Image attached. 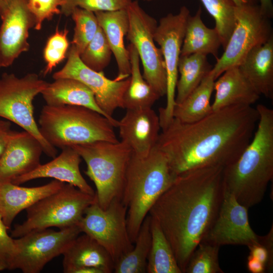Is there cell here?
Listing matches in <instances>:
<instances>
[{"label": "cell", "instance_id": "6da1fadb", "mask_svg": "<svg viewBox=\"0 0 273 273\" xmlns=\"http://www.w3.org/2000/svg\"><path fill=\"white\" fill-rule=\"evenodd\" d=\"M259 117L256 108L235 105L192 123L173 118L162 129L156 147L166 155L176 176L206 167H225L249 144Z\"/></svg>", "mask_w": 273, "mask_h": 273}, {"label": "cell", "instance_id": "7a4b0ae2", "mask_svg": "<svg viewBox=\"0 0 273 273\" xmlns=\"http://www.w3.org/2000/svg\"><path fill=\"white\" fill-rule=\"evenodd\" d=\"M223 168L206 167L178 175L149 212L169 242L182 273L218 213Z\"/></svg>", "mask_w": 273, "mask_h": 273}, {"label": "cell", "instance_id": "3957f363", "mask_svg": "<svg viewBox=\"0 0 273 273\" xmlns=\"http://www.w3.org/2000/svg\"><path fill=\"white\" fill-rule=\"evenodd\" d=\"M256 108L259 117L251 141L223 168L225 190L248 209L262 200L273 177V110L262 104Z\"/></svg>", "mask_w": 273, "mask_h": 273}, {"label": "cell", "instance_id": "277c9868", "mask_svg": "<svg viewBox=\"0 0 273 273\" xmlns=\"http://www.w3.org/2000/svg\"><path fill=\"white\" fill-rule=\"evenodd\" d=\"M166 155L156 147L145 157L132 153L121 201L127 207V225L133 244L145 217L176 177Z\"/></svg>", "mask_w": 273, "mask_h": 273}, {"label": "cell", "instance_id": "5b68a950", "mask_svg": "<svg viewBox=\"0 0 273 273\" xmlns=\"http://www.w3.org/2000/svg\"><path fill=\"white\" fill-rule=\"evenodd\" d=\"M42 136L55 148L103 141L117 143L114 126L105 116L78 106L44 105L38 119Z\"/></svg>", "mask_w": 273, "mask_h": 273}, {"label": "cell", "instance_id": "8992f818", "mask_svg": "<svg viewBox=\"0 0 273 273\" xmlns=\"http://www.w3.org/2000/svg\"><path fill=\"white\" fill-rule=\"evenodd\" d=\"M71 147L86 164L85 174L94 183L100 207L105 209L115 198L121 199L132 151L124 143L99 141Z\"/></svg>", "mask_w": 273, "mask_h": 273}, {"label": "cell", "instance_id": "52a82bcc", "mask_svg": "<svg viewBox=\"0 0 273 273\" xmlns=\"http://www.w3.org/2000/svg\"><path fill=\"white\" fill-rule=\"evenodd\" d=\"M96 199V194H87L65 183L58 191L26 209V220L15 225L11 236L17 238L34 230L75 225Z\"/></svg>", "mask_w": 273, "mask_h": 273}, {"label": "cell", "instance_id": "ba28073f", "mask_svg": "<svg viewBox=\"0 0 273 273\" xmlns=\"http://www.w3.org/2000/svg\"><path fill=\"white\" fill-rule=\"evenodd\" d=\"M48 82L34 73L19 77L4 73L0 77V117L19 125L40 142L43 153L54 158L56 148L41 135L34 117L33 101L47 87Z\"/></svg>", "mask_w": 273, "mask_h": 273}, {"label": "cell", "instance_id": "9c48e42d", "mask_svg": "<svg viewBox=\"0 0 273 273\" xmlns=\"http://www.w3.org/2000/svg\"><path fill=\"white\" fill-rule=\"evenodd\" d=\"M252 1L236 6L235 27L223 53L210 71L215 80L226 69L239 66L251 50L273 36L269 18Z\"/></svg>", "mask_w": 273, "mask_h": 273}, {"label": "cell", "instance_id": "30bf717a", "mask_svg": "<svg viewBox=\"0 0 273 273\" xmlns=\"http://www.w3.org/2000/svg\"><path fill=\"white\" fill-rule=\"evenodd\" d=\"M76 225L81 233L88 235L106 249L114 264L133 247L127 230V207L120 198H115L104 209L96 197Z\"/></svg>", "mask_w": 273, "mask_h": 273}, {"label": "cell", "instance_id": "8fae6325", "mask_svg": "<svg viewBox=\"0 0 273 273\" xmlns=\"http://www.w3.org/2000/svg\"><path fill=\"white\" fill-rule=\"evenodd\" d=\"M128 29L126 38L135 48L143 68V77L161 97L166 95L165 65L160 48L155 44L154 34L156 20L147 14L138 1H132L126 8Z\"/></svg>", "mask_w": 273, "mask_h": 273}, {"label": "cell", "instance_id": "7c38bea8", "mask_svg": "<svg viewBox=\"0 0 273 273\" xmlns=\"http://www.w3.org/2000/svg\"><path fill=\"white\" fill-rule=\"evenodd\" d=\"M81 232L77 225L59 231L49 228L30 231L14 239L15 252L10 270L38 273L54 258L63 255Z\"/></svg>", "mask_w": 273, "mask_h": 273}, {"label": "cell", "instance_id": "4fadbf2b", "mask_svg": "<svg viewBox=\"0 0 273 273\" xmlns=\"http://www.w3.org/2000/svg\"><path fill=\"white\" fill-rule=\"evenodd\" d=\"M190 15V11L186 6L181 7L177 14H167L160 19L154 34L155 41L160 46L166 72V104L165 107L159 108L158 115L162 129L166 128L173 118L178 64Z\"/></svg>", "mask_w": 273, "mask_h": 273}, {"label": "cell", "instance_id": "5bb4252c", "mask_svg": "<svg viewBox=\"0 0 273 273\" xmlns=\"http://www.w3.org/2000/svg\"><path fill=\"white\" fill-rule=\"evenodd\" d=\"M64 67L54 73V79L70 78L80 81L94 93L96 102L106 117L117 127L118 121L113 117L118 108H123V98L129 82V77L124 79L108 78L103 71H95L86 66L79 55L71 46Z\"/></svg>", "mask_w": 273, "mask_h": 273}, {"label": "cell", "instance_id": "9a60e30c", "mask_svg": "<svg viewBox=\"0 0 273 273\" xmlns=\"http://www.w3.org/2000/svg\"><path fill=\"white\" fill-rule=\"evenodd\" d=\"M248 210L224 189L217 215L201 242L219 247L226 245L249 247L257 243L259 236L249 224Z\"/></svg>", "mask_w": 273, "mask_h": 273}, {"label": "cell", "instance_id": "2e32d148", "mask_svg": "<svg viewBox=\"0 0 273 273\" xmlns=\"http://www.w3.org/2000/svg\"><path fill=\"white\" fill-rule=\"evenodd\" d=\"M0 17V68L11 66L29 49V30L35 20L27 0H12L1 10Z\"/></svg>", "mask_w": 273, "mask_h": 273}, {"label": "cell", "instance_id": "e0dca14e", "mask_svg": "<svg viewBox=\"0 0 273 273\" xmlns=\"http://www.w3.org/2000/svg\"><path fill=\"white\" fill-rule=\"evenodd\" d=\"M42 153L41 144L32 134L14 131L0 157V183H12L35 169Z\"/></svg>", "mask_w": 273, "mask_h": 273}, {"label": "cell", "instance_id": "ac0fdd59", "mask_svg": "<svg viewBox=\"0 0 273 273\" xmlns=\"http://www.w3.org/2000/svg\"><path fill=\"white\" fill-rule=\"evenodd\" d=\"M117 127L121 141L139 157L148 155L156 147L161 128L159 116L152 108L126 110Z\"/></svg>", "mask_w": 273, "mask_h": 273}, {"label": "cell", "instance_id": "d6986e66", "mask_svg": "<svg viewBox=\"0 0 273 273\" xmlns=\"http://www.w3.org/2000/svg\"><path fill=\"white\" fill-rule=\"evenodd\" d=\"M62 262L65 273H111L114 262L99 243L88 235H78L65 251Z\"/></svg>", "mask_w": 273, "mask_h": 273}, {"label": "cell", "instance_id": "ffe728a7", "mask_svg": "<svg viewBox=\"0 0 273 273\" xmlns=\"http://www.w3.org/2000/svg\"><path fill=\"white\" fill-rule=\"evenodd\" d=\"M61 153L51 161L40 164L35 169L15 179L12 183L20 185L32 179L53 178L71 185L81 191L95 195L93 188L80 171L81 158L71 147L63 148Z\"/></svg>", "mask_w": 273, "mask_h": 273}, {"label": "cell", "instance_id": "44dd1931", "mask_svg": "<svg viewBox=\"0 0 273 273\" xmlns=\"http://www.w3.org/2000/svg\"><path fill=\"white\" fill-rule=\"evenodd\" d=\"M65 184L55 179L40 186L24 187L11 182L0 183V215L3 222L10 229L21 211L57 192Z\"/></svg>", "mask_w": 273, "mask_h": 273}, {"label": "cell", "instance_id": "7402d4cb", "mask_svg": "<svg viewBox=\"0 0 273 273\" xmlns=\"http://www.w3.org/2000/svg\"><path fill=\"white\" fill-rule=\"evenodd\" d=\"M215 80L212 111L235 105L251 106L260 95L244 75L238 66L226 69Z\"/></svg>", "mask_w": 273, "mask_h": 273}, {"label": "cell", "instance_id": "603a6c76", "mask_svg": "<svg viewBox=\"0 0 273 273\" xmlns=\"http://www.w3.org/2000/svg\"><path fill=\"white\" fill-rule=\"evenodd\" d=\"M100 27L104 32L116 60L119 79L129 77L130 63L128 51L124 44V37L128 29L126 9L95 12Z\"/></svg>", "mask_w": 273, "mask_h": 273}, {"label": "cell", "instance_id": "cb8c5ba5", "mask_svg": "<svg viewBox=\"0 0 273 273\" xmlns=\"http://www.w3.org/2000/svg\"><path fill=\"white\" fill-rule=\"evenodd\" d=\"M238 66L260 95L273 99V36L251 50Z\"/></svg>", "mask_w": 273, "mask_h": 273}, {"label": "cell", "instance_id": "d4e9b609", "mask_svg": "<svg viewBox=\"0 0 273 273\" xmlns=\"http://www.w3.org/2000/svg\"><path fill=\"white\" fill-rule=\"evenodd\" d=\"M40 94L47 105L82 106L94 110L106 117L98 105L93 92L76 79L70 78L54 79L53 82L48 83Z\"/></svg>", "mask_w": 273, "mask_h": 273}, {"label": "cell", "instance_id": "484cf974", "mask_svg": "<svg viewBox=\"0 0 273 273\" xmlns=\"http://www.w3.org/2000/svg\"><path fill=\"white\" fill-rule=\"evenodd\" d=\"M202 10L199 7L194 16H189L181 49L180 56L193 54L213 55L218 59L221 40L214 28L207 27L201 19Z\"/></svg>", "mask_w": 273, "mask_h": 273}, {"label": "cell", "instance_id": "4316f807", "mask_svg": "<svg viewBox=\"0 0 273 273\" xmlns=\"http://www.w3.org/2000/svg\"><path fill=\"white\" fill-rule=\"evenodd\" d=\"M127 49L130 63V74L129 84L123 98V109L152 108L160 97L143 77L140 70V59L134 47L130 43Z\"/></svg>", "mask_w": 273, "mask_h": 273}, {"label": "cell", "instance_id": "83f0119b", "mask_svg": "<svg viewBox=\"0 0 273 273\" xmlns=\"http://www.w3.org/2000/svg\"><path fill=\"white\" fill-rule=\"evenodd\" d=\"M215 79L210 72L180 103L176 104L173 118L183 123H192L205 117L212 109L210 103Z\"/></svg>", "mask_w": 273, "mask_h": 273}, {"label": "cell", "instance_id": "f1b7e54d", "mask_svg": "<svg viewBox=\"0 0 273 273\" xmlns=\"http://www.w3.org/2000/svg\"><path fill=\"white\" fill-rule=\"evenodd\" d=\"M212 68L206 55L193 54L180 56L178 64L179 78L176 85L175 104L182 102L199 85Z\"/></svg>", "mask_w": 273, "mask_h": 273}, {"label": "cell", "instance_id": "f546056e", "mask_svg": "<svg viewBox=\"0 0 273 273\" xmlns=\"http://www.w3.org/2000/svg\"><path fill=\"white\" fill-rule=\"evenodd\" d=\"M151 244L146 272L182 273L172 247L157 221L151 217Z\"/></svg>", "mask_w": 273, "mask_h": 273}, {"label": "cell", "instance_id": "4dcf8cb0", "mask_svg": "<svg viewBox=\"0 0 273 273\" xmlns=\"http://www.w3.org/2000/svg\"><path fill=\"white\" fill-rule=\"evenodd\" d=\"M151 216L143 221L132 249L122 255L114 264L115 273L146 272L147 259L151 244Z\"/></svg>", "mask_w": 273, "mask_h": 273}, {"label": "cell", "instance_id": "1f68e13d", "mask_svg": "<svg viewBox=\"0 0 273 273\" xmlns=\"http://www.w3.org/2000/svg\"><path fill=\"white\" fill-rule=\"evenodd\" d=\"M215 21L224 50L235 27L236 5L232 0H200Z\"/></svg>", "mask_w": 273, "mask_h": 273}, {"label": "cell", "instance_id": "d6a6232c", "mask_svg": "<svg viewBox=\"0 0 273 273\" xmlns=\"http://www.w3.org/2000/svg\"><path fill=\"white\" fill-rule=\"evenodd\" d=\"M70 16L75 23L71 46L80 55L95 36L99 27L95 13L75 8Z\"/></svg>", "mask_w": 273, "mask_h": 273}, {"label": "cell", "instance_id": "836d02e7", "mask_svg": "<svg viewBox=\"0 0 273 273\" xmlns=\"http://www.w3.org/2000/svg\"><path fill=\"white\" fill-rule=\"evenodd\" d=\"M219 248L201 242L193 252L185 273H223L219 263Z\"/></svg>", "mask_w": 273, "mask_h": 273}, {"label": "cell", "instance_id": "e575fe53", "mask_svg": "<svg viewBox=\"0 0 273 273\" xmlns=\"http://www.w3.org/2000/svg\"><path fill=\"white\" fill-rule=\"evenodd\" d=\"M112 53L105 34L99 26L95 36L79 56L86 66L99 72L108 65Z\"/></svg>", "mask_w": 273, "mask_h": 273}, {"label": "cell", "instance_id": "d590c367", "mask_svg": "<svg viewBox=\"0 0 273 273\" xmlns=\"http://www.w3.org/2000/svg\"><path fill=\"white\" fill-rule=\"evenodd\" d=\"M68 32L66 28L62 30L57 28L48 39L43 52L47 64L43 71L44 75L51 72L67 57L69 46L67 37Z\"/></svg>", "mask_w": 273, "mask_h": 273}, {"label": "cell", "instance_id": "8d00e7d4", "mask_svg": "<svg viewBox=\"0 0 273 273\" xmlns=\"http://www.w3.org/2000/svg\"><path fill=\"white\" fill-rule=\"evenodd\" d=\"M132 0H63L60 7L61 14L70 16L75 8H80L94 13L126 9Z\"/></svg>", "mask_w": 273, "mask_h": 273}, {"label": "cell", "instance_id": "74e56055", "mask_svg": "<svg viewBox=\"0 0 273 273\" xmlns=\"http://www.w3.org/2000/svg\"><path fill=\"white\" fill-rule=\"evenodd\" d=\"M63 0H27L28 8L34 17L35 30L41 29L46 20H51L55 15L61 14Z\"/></svg>", "mask_w": 273, "mask_h": 273}, {"label": "cell", "instance_id": "f35d334b", "mask_svg": "<svg viewBox=\"0 0 273 273\" xmlns=\"http://www.w3.org/2000/svg\"><path fill=\"white\" fill-rule=\"evenodd\" d=\"M249 255L263 263L266 271L273 270V227L265 236H259L258 242L248 247Z\"/></svg>", "mask_w": 273, "mask_h": 273}, {"label": "cell", "instance_id": "ab89813d", "mask_svg": "<svg viewBox=\"0 0 273 273\" xmlns=\"http://www.w3.org/2000/svg\"><path fill=\"white\" fill-rule=\"evenodd\" d=\"M9 229L0 215V271L10 269L15 252L14 239L9 235Z\"/></svg>", "mask_w": 273, "mask_h": 273}, {"label": "cell", "instance_id": "60d3db41", "mask_svg": "<svg viewBox=\"0 0 273 273\" xmlns=\"http://www.w3.org/2000/svg\"><path fill=\"white\" fill-rule=\"evenodd\" d=\"M13 131L11 129L10 121L0 119V157L3 154Z\"/></svg>", "mask_w": 273, "mask_h": 273}, {"label": "cell", "instance_id": "b9f144b4", "mask_svg": "<svg viewBox=\"0 0 273 273\" xmlns=\"http://www.w3.org/2000/svg\"><path fill=\"white\" fill-rule=\"evenodd\" d=\"M247 268L252 273H264L266 271L264 264L250 255L247 258Z\"/></svg>", "mask_w": 273, "mask_h": 273}, {"label": "cell", "instance_id": "7bdbcfd3", "mask_svg": "<svg viewBox=\"0 0 273 273\" xmlns=\"http://www.w3.org/2000/svg\"><path fill=\"white\" fill-rule=\"evenodd\" d=\"M260 8L262 13L270 19L273 15V5L272 0H259Z\"/></svg>", "mask_w": 273, "mask_h": 273}, {"label": "cell", "instance_id": "ee69618b", "mask_svg": "<svg viewBox=\"0 0 273 273\" xmlns=\"http://www.w3.org/2000/svg\"><path fill=\"white\" fill-rule=\"evenodd\" d=\"M12 0H0V8L1 10L7 7Z\"/></svg>", "mask_w": 273, "mask_h": 273}, {"label": "cell", "instance_id": "f6af8a7d", "mask_svg": "<svg viewBox=\"0 0 273 273\" xmlns=\"http://www.w3.org/2000/svg\"><path fill=\"white\" fill-rule=\"evenodd\" d=\"M236 6H239L247 2L248 0H232Z\"/></svg>", "mask_w": 273, "mask_h": 273}, {"label": "cell", "instance_id": "bcb514c9", "mask_svg": "<svg viewBox=\"0 0 273 273\" xmlns=\"http://www.w3.org/2000/svg\"><path fill=\"white\" fill-rule=\"evenodd\" d=\"M1 9L0 8V15H1Z\"/></svg>", "mask_w": 273, "mask_h": 273}, {"label": "cell", "instance_id": "7dc6e473", "mask_svg": "<svg viewBox=\"0 0 273 273\" xmlns=\"http://www.w3.org/2000/svg\"><path fill=\"white\" fill-rule=\"evenodd\" d=\"M144 1H152V0H144Z\"/></svg>", "mask_w": 273, "mask_h": 273}]
</instances>
